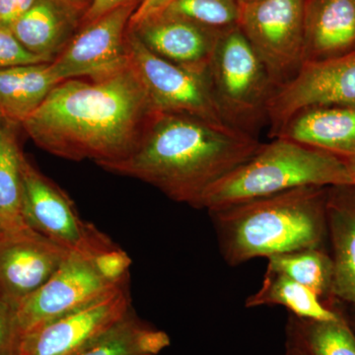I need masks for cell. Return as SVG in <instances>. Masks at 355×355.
Masks as SVG:
<instances>
[{
  "label": "cell",
  "instance_id": "16",
  "mask_svg": "<svg viewBox=\"0 0 355 355\" xmlns=\"http://www.w3.org/2000/svg\"><path fill=\"white\" fill-rule=\"evenodd\" d=\"M326 214L334 263V300L355 307V184L328 188Z\"/></svg>",
  "mask_w": 355,
  "mask_h": 355
},
{
  "label": "cell",
  "instance_id": "11",
  "mask_svg": "<svg viewBox=\"0 0 355 355\" xmlns=\"http://www.w3.org/2000/svg\"><path fill=\"white\" fill-rule=\"evenodd\" d=\"M137 3L119 7L86 26L50 62L58 81L98 79L112 76L130 64L125 26Z\"/></svg>",
  "mask_w": 355,
  "mask_h": 355
},
{
  "label": "cell",
  "instance_id": "24",
  "mask_svg": "<svg viewBox=\"0 0 355 355\" xmlns=\"http://www.w3.org/2000/svg\"><path fill=\"white\" fill-rule=\"evenodd\" d=\"M286 336L308 355H355V335L342 316L333 321H314L289 315Z\"/></svg>",
  "mask_w": 355,
  "mask_h": 355
},
{
  "label": "cell",
  "instance_id": "1",
  "mask_svg": "<svg viewBox=\"0 0 355 355\" xmlns=\"http://www.w3.org/2000/svg\"><path fill=\"white\" fill-rule=\"evenodd\" d=\"M155 110L132 65L58 83L21 127L46 153L105 165L128 157Z\"/></svg>",
  "mask_w": 355,
  "mask_h": 355
},
{
  "label": "cell",
  "instance_id": "8",
  "mask_svg": "<svg viewBox=\"0 0 355 355\" xmlns=\"http://www.w3.org/2000/svg\"><path fill=\"white\" fill-rule=\"evenodd\" d=\"M127 46L130 64L155 111L188 114L216 125L232 127L217 106L209 74L191 71L158 57L132 31L128 34Z\"/></svg>",
  "mask_w": 355,
  "mask_h": 355
},
{
  "label": "cell",
  "instance_id": "26",
  "mask_svg": "<svg viewBox=\"0 0 355 355\" xmlns=\"http://www.w3.org/2000/svg\"><path fill=\"white\" fill-rule=\"evenodd\" d=\"M98 273L111 284L127 282L132 259L118 245L91 259Z\"/></svg>",
  "mask_w": 355,
  "mask_h": 355
},
{
  "label": "cell",
  "instance_id": "23",
  "mask_svg": "<svg viewBox=\"0 0 355 355\" xmlns=\"http://www.w3.org/2000/svg\"><path fill=\"white\" fill-rule=\"evenodd\" d=\"M170 343L165 331L142 323L132 310L99 342L79 355H158Z\"/></svg>",
  "mask_w": 355,
  "mask_h": 355
},
{
  "label": "cell",
  "instance_id": "10",
  "mask_svg": "<svg viewBox=\"0 0 355 355\" xmlns=\"http://www.w3.org/2000/svg\"><path fill=\"white\" fill-rule=\"evenodd\" d=\"M355 106V49L345 55L303 62L291 80L275 89L266 107L270 137L294 114L319 106Z\"/></svg>",
  "mask_w": 355,
  "mask_h": 355
},
{
  "label": "cell",
  "instance_id": "37",
  "mask_svg": "<svg viewBox=\"0 0 355 355\" xmlns=\"http://www.w3.org/2000/svg\"><path fill=\"white\" fill-rule=\"evenodd\" d=\"M3 233H4L3 228H2L1 223H0V236L3 234Z\"/></svg>",
  "mask_w": 355,
  "mask_h": 355
},
{
  "label": "cell",
  "instance_id": "22",
  "mask_svg": "<svg viewBox=\"0 0 355 355\" xmlns=\"http://www.w3.org/2000/svg\"><path fill=\"white\" fill-rule=\"evenodd\" d=\"M12 127L9 125L0 135V223L6 233L30 227L23 214L22 153Z\"/></svg>",
  "mask_w": 355,
  "mask_h": 355
},
{
  "label": "cell",
  "instance_id": "34",
  "mask_svg": "<svg viewBox=\"0 0 355 355\" xmlns=\"http://www.w3.org/2000/svg\"><path fill=\"white\" fill-rule=\"evenodd\" d=\"M9 125H10V123H6V121H4L3 119L0 118V135H2V132H4V130H6V128L7 127H9Z\"/></svg>",
  "mask_w": 355,
  "mask_h": 355
},
{
  "label": "cell",
  "instance_id": "32",
  "mask_svg": "<svg viewBox=\"0 0 355 355\" xmlns=\"http://www.w3.org/2000/svg\"><path fill=\"white\" fill-rule=\"evenodd\" d=\"M282 355H308L307 352L302 349L298 343H296L293 338L286 336V352Z\"/></svg>",
  "mask_w": 355,
  "mask_h": 355
},
{
  "label": "cell",
  "instance_id": "20",
  "mask_svg": "<svg viewBox=\"0 0 355 355\" xmlns=\"http://www.w3.org/2000/svg\"><path fill=\"white\" fill-rule=\"evenodd\" d=\"M57 0H38L9 28L13 36L33 55L51 62L64 44L67 25Z\"/></svg>",
  "mask_w": 355,
  "mask_h": 355
},
{
  "label": "cell",
  "instance_id": "3",
  "mask_svg": "<svg viewBox=\"0 0 355 355\" xmlns=\"http://www.w3.org/2000/svg\"><path fill=\"white\" fill-rule=\"evenodd\" d=\"M327 193L304 187L209 212L219 251L230 266L309 248H324Z\"/></svg>",
  "mask_w": 355,
  "mask_h": 355
},
{
  "label": "cell",
  "instance_id": "4",
  "mask_svg": "<svg viewBox=\"0 0 355 355\" xmlns=\"http://www.w3.org/2000/svg\"><path fill=\"white\" fill-rule=\"evenodd\" d=\"M355 184L349 166L330 153L291 140L261 144L251 158L211 187L200 209L209 212L304 187Z\"/></svg>",
  "mask_w": 355,
  "mask_h": 355
},
{
  "label": "cell",
  "instance_id": "5",
  "mask_svg": "<svg viewBox=\"0 0 355 355\" xmlns=\"http://www.w3.org/2000/svg\"><path fill=\"white\" fill-rule=\"evenodd\" d=\"M207 74L226 121L254 135L277 86L238 25L221 33Z\"/></svg>",
  "mask_w": 355,
  "mask_h": 355
},
{
  "label": "cell",
  "instance_id": "29",
  "mask_svg": "<svg viewBox=\"0 0 355 355\" xmlns=\"http://www.w3.org/2000/svg\"><path fill=\"white\" fill-rule=\"evenodd\" d=\"M38 0H0V27L9 28Z\"/></svg>",
  "mask_w": 355,
  "mask_h": 355
},
{
  "label": "cell",
  "instance_id": "33",
  "mask_svg": "<svg viewBox=\"0 0 355 355\" xmlns=\"http://www.w3.org/2000/svg\"><path fill=\"white\" fill-rule=\"evenodd\" d=\"M60 3L65 4V6H73L78 3L79 0H57Z\"/></svg>",
  "mask_w": 355,
  "mask_h": 355
},
{
  "label": "cell",
  "instance_id": "25",
  "mask_svg": "<svg viewBox=\"0 0 355 355\" xmlns=\"http://www.w3.org/2000/svg\"><path fill=\"white\" fill-rule=\"evenodd\" d=\"M223 32L237 26L239 0H173L164 11Z\"/></svg>",
  "mask_w": 355,
  "mask_h": 355
},
{
  "label": "cell",
  "instance_id": "6",
  "mask_svg": "<svg viewBox=\"0 0 355 355\" xmlns=\"http://www.w3.org/2000/svg\"><path fill=\"white\" fill-rule=\"evenodd\" d=\"M23 214L28 225L67 251L91 260L116 244L79 216L69 196L21 155Z\"/></svg>",
  "mask_w": 355,
  "mask_h": 355
},
{
  "label": "cell",
  "instance_id": "13",
  "mask_svg": "<svg viewBox=\"0 0 355 355\" xmlns=\"http://www.w3.org/2000/svg\"><path fill=\"white\" fill-rule=\"evenodd\" d=\"M69 251L31 227L0 236V294L16 307L43 286Z\"/></svg>",
  "mask_w": 355,
  "mask_h": 355
},
{
  "label": "cell",
  "instance_id": "12",
  "mask_svg": "<svg viewBox=\"0 0 355 355\" xmlns=\"http://www.w3.org/2000/svg\"><path fill=\"white\" fill-rule=\"evenodd\" d=\"M118 286L103 279L86 257L70 252L50 279L18 305L20 336L92 302Z\"/></svg>",
  "mask_w": 355,
  "mask_h": 355
},
{
  "label": "cell",
  "instance_id": "28",
  "mask_svg": "<svg viewBox=\"0 0 355 355\" xmlns=\"http://www.w3.org/2000/svg\"><path fill=\"white\" fill-rule=\"evenodd\" d=\"M43 62H46L26 50L10 30L0 27V69Z\"/></svg>",
  "mask_w": 355,
  "mask_h": 355
},
{
  "label": "cell",
  "instance_id": "36",
  "mask_svg": "<svg viewBox=\"0 0 355 355\" xmlns=\"http://www.w3.org/2000/svg\"><path fill=\"white\" fill-rule=\"evenodd\" d=\"M257 1V0H239L240 6L241 4L251 3V2Z\"/></svg>",
  "mask_w": 355,
  "mask_h": 355
},
{
  "label": "cell",
  "instance_id": "35",
  "mask_svg": "<svg viewBox=\"0 0 355 355\" xmlns=\"http://www.w3.org/2000/svg\"><path fill=\"white\" fill-rule=\"evenodd\" d=\"M350 172H352V177H354V183H355V163H352V164H349Z\"/></svg>",
  "mask_w": 355,
  "mask_h": 355
},
{
  "label": "cell",
  "instance_id": "31",
  "mask_svg": "<svg viewBox=\"0 0 355 355\" xmlns=\"http://www.w3.org/2000/svg\"><path fill=\"white\" fill-rule=\"evenodd\" d=\"M137 0H93L85 13V20L89 23L99 19L102 16L114 9L130 3H137Z\"/></svg>",
  "mask_w": 355,
  "mask_h": 355
},
{
  "label": "cell",
  "instance_id": "19",
  "mask_svg": "<svg viewBox=\"0 0 355 355\" xmlns=\"http://www.w3.org/2000/svg\"><path fill=\"white\" fill-rule=\"evenodd\" d=\"M268 305L282 306L293 316L314 321H333L343 316L335 308L324 304L307 287L266 268L260 289L246 299L245 306L256 308Z\"/></svg>",
  "mask_w": 355,
  "mask_h": 355
},
{
  "label": "cell",
  "instance_id": "15",
  "mask_svg": "<svg viewBox=\"0 0 355 355\" xmlns=\"http://www.w3.org/2000/svg\"><path fill=\"white\" fill-rule=\"evenodd\" d=\"M284 139L355 163V106L312 107L287 121L273 139Z\"/></svg>",
  "mask_w": 355,
  "mask_h": 355
},
{
  "label": "cell",
  "instance_id": "14",
  "mask_svg": "<svg viewBox=\"0 0 355 355\" xmlns=\"http://www.w3.org/2000/svg\"><path fill=\"white\" fill-rule=\"evenodd\" d=\"M142 44L168 62L207 74L222 32L163 12L130 29Z\"/></svg>",
  "mask_w": 355,
  "mask_h": 355
},
{
  "label": "cell",
  "instance_id": "9",
  "mask_svg": "<svg viewBox=\"0 0 355 355\" xmlns=\"http://www.w3.org/2000/svg\"><path fill=\"white\" fill-rule=\"evenodd\" d=\"M132 310L128 282L92 302L26 331L17 355H79L107 335Z\"/></svg>",
  "mask_w": 355,
  "mask_h": 355
},
{
  "label": "cell",
  "instance_id": "2",
  "mask_svg": "<svg viewBox=\"0 0 355 355\" xmlns=\"http://www.w3.org/2000/svg\"><path fill=\"white\" fill-rule=\"evenodd\" d=\"M261 144L254 135L235 128L155 111L135 151L102 168L200 209L207 191L251 158Z\"/></svg>",
  "mask_w": 355,
  "mask_h": 355
},
{
  "label": "cell",
  "instance_id": "21",
  "mask_svg": "<svg viewBox=\"0 0 355 355\" xmlns=\"http://www.w3.org/2000/svg\"><path fill=\"white\" fill-rule=\"evenodd\" d=\"M266 268L307 287L334 308V263L324 248H309L268 259Z\"/></svg>",
  "mask_w": 355,
  "mask_h": 355
},
{
  "label": "cell",
  "instance_id": "18",
  "mask_svg": "<svg viewBox=\"0 0 355 355\" xmlns=\"http://www.w3.org/2000/svg\"><path fill=\"white\" fill-rule=\"evenodd\" d=\"M58 84L50 62L0 69V118L21 125Z\"/></svg>",
  "mask_w": 355,
  "mask_h": 355
},
{
  "label": "cell",
  "instance_id": "7",
  "mask_svg": "<svg viewBox=\"0 0 355 355\" xmlns=\"http://www.w3.org/2000/svg\"><path fill=\"white\" fill-rule=\"evenodd\" d=\"M306 0H257L240 6L238 27L277 88L304 62Z\"/></svg>",
  "mask_w": 355,
  "mask_h": 355
},
{
  "label": "cell",
  "instance_id": "17",
  "mask_svg": "<svg viewBox=\"0 0 355 355\" xmlns=\"http://www.w3.org/2000/svg\"><path fill=\"white\" fill-rule=\"evenodd\" d=\"M355 49V0H306L304 62Z\"/></svg>",
  "mask_w": 355,
  "mask_h": 355
},
{
  "label": "cell",
  "instance_id": "30",
  "mask_svg": "<svg viewBox=\"0 0 355 355\" xmlns=\"http://www.w3.org/2000/svg\"><path fill=\"white\" fill-rule=\"evenodd\" d=\"M173 0H142L141 3L135 9L130 17V29L141 24L144 21L155 17L159 14L164 12L167 7L172 3Z\"/></svg>",
  "mask_w": 355,
  "mask_h": 355
},
{
  "label": "cell",
  "instance_id": "27",
  "mask_svg": "<svg viewBox=\"0 0 355 355\" xmlns=\"http://www.w3.org/2000/svg\"><path fill=\"white\" fill-rule=\"evenodd\" d=\"M17 307L0 294V355H17L20 340Z\"/></svg>",
  "mask_w": 355,
  "mask_h": 355
}]
</instances>
